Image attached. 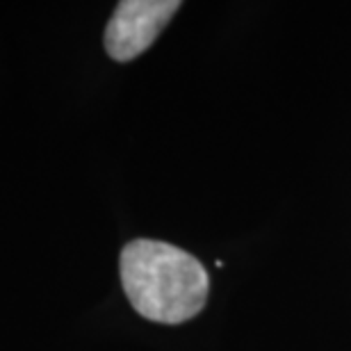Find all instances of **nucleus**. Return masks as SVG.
Masks as SVG:
<instances>
[{"instance_id": "obj_2", "label": "nucleus", "mask_w": 351, "mask_h": 351, "mask_svg": "<svg viewBox=\"0 0 351 351\" xmlns=\"http://www.w3.org/2000/svg\"><path fill=\"white\" fill-rule=\"evenodd\" d=\"M178 10V0H123L105 27V51L117 62L139 58Z\"/></svg>"}, {"instance_id": "obj_1", "label": "nucleus", "mask_w": 351, "mask_h": 351, "mask_svg": "<svg viewBox=\"0 0 351 351\" xmlns=\"http://www.w3.org/2000/svg\"><path fill=\"white\" fill-rule=\"evenodd\" d=\"M121 285L132 308L158 324H182L208 301V271L192 254L158 240L125 244L119 258Z\"/></svg>"}]
</instances>
